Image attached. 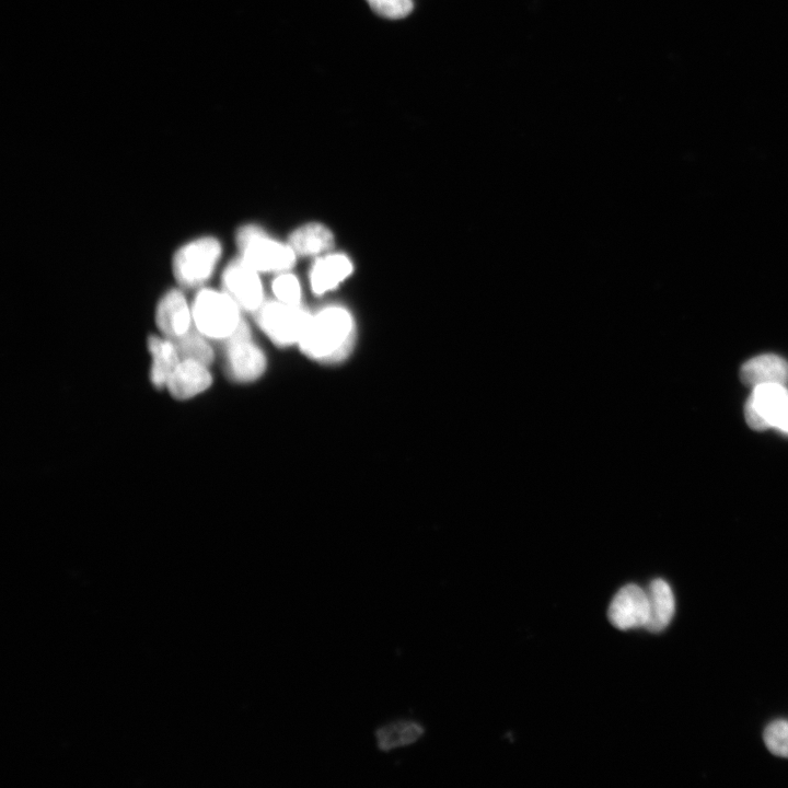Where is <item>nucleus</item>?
<instances>
[{"label": "nucleus", "mask_w": 788, "mask_h": 788, "mask_svg": "<svg viewBox=\"0 0 788 788\" xmlns=\"http://www.w3.org/2000/svg\"><path fill=\"white\" fill-rule=\"evenodd\" d=\"M355 336V322L349 311L332 305L311 314L299 346L308 357L334 363L350 354Z\"/></svg>", "instance_id": "obj_1"}, {"label": "nucleus", "mask_w": 788, "mask_h": 788, "mask_svg": "<svg viewBox=\"0 0 788 788\" xmlns=\"http://www.w3.org/2000/svg\"><path fill=\"white\" fill-rule=\"evenodd\" d=\"M240 306L223 290H200L193 302L192 314L196 328L207 338L225 340L243 320Z\"/></svg>", "instance_id": "obj_2"}, {"label": "nucleus", "mask_w": 788, "mask_h": 788, "mask_svg": "<svg viewBox=\"0 0 788 788\" xmlns=\"http://www.w3.org/2000/svg\"><path fill=\"white\" fill-rule=\"evenodd\" d=\"M241 258L258 273L285 271L296 262L289 244L271 239L260 227L248 224L236 234Z\"/></svg>", "instance_id": "obj_3"}, {"label": "nucleus", "mask_w": 788, "mask_h": 788, "mask_svg": "<svg viewBox=\"0 0 788 788\" xmlns=\"http://www.w3.org/2000/svg\"><path fill=\"white\" fill-rule=\"evenodd\" d=\"M221 256V244L212 236L193 240L173 258V273L183 287L194 288L206 282L212 275Z\"/></svg>", "instance_id": "obj_4"}, {"label": "nucleus", "mask_w": 788, "mask_h": 788, "mask_svg": "<svg viewBox=\"0 0 788 788\" xmlns=\"http://www.w3.org/2000/svg\"><path fill=\"white\" fill-rule=\"evenodd\" d=\"M744 415L752 429L774 427L788 433V389L784 384L754 386L745 403Z\"/></svg>", "instance_id": "obj_5"}, {"label": "nucleus", "mask_w": 788, "mask_h": 788, "mask_svg": "<svg viewBox=\"0 0 788 788\" xmlns=\"http://www.w3.org/2000/svg\"><path fill=\"white\" fill-rule=\"evenodd\" d=\"M311 314L299 305L280 301L263 303L256 311L257 323L278 346L299 344Z\"/></svg>", "instance_id": "obj_6"}, {"label": "nucleus", "mask_w": 788, "mask_h": 788, "mask_svg": "<svg viewBox=\"0 0 788 788\" xmlns=\"http://www.w3.org/2000/svg\"><path fill=\"white\" fill-rule=\"evenodd\" d=\"M225 361L229 375L237 382H252L266 369V357L252 341L251 331L244 320L225 340Z\"/></svg>", "instance_id": "obj_7"}, {"label": "nucleus", "mask_w": 788, "mask_h": 788, "mask_svg": "<svg viewBox=\"0 0 788 788\" xmlns=\"http://www.w3.org/2000/svg\"><path fill=\"white\" fill-rule=\"evenodd\" d=\"M223 291L246 311H257L263 304V286L258 271L241 257L232 260L222 274Z\"/></svg>", "instance_id": "obj_8"}, {"label": "nucleus", "mask_w": 788, "mask_h": 788, "mask_svg": "<svg viewBox=\"0 0 788 788\" xmlns=\"http://www.w3.org/2000/svg\"><path fill=\"white\" fill-rule=\"evenodd\" d=\"M649 615L647 591L634 583L622 587L607 610L609 621L621 630L646 628Z\"/></svg>", "instance_id": "obj_9"}, {"label": "nucleus", "mask_w": 788, "mask_h": 788, "mask_svg": "<svg viewBox=\"0 0 788 788\" xmlns=\"http://www.w3.org/2000/svg\"><path fill=\"white\" fill-rule=\"evenodd\" d=\"M155 320L159 329L167 338L187 333L193 314L185 296L177 289L167 291L158 303Z\"/></svg>", "instance_id": "obj_10"}, {"label": "nucleus", "mask_w": 788, "mask_h": 788, "mask_svg": "<svg viewBox=\"0 0 788 788\" xmlns=\"http://www.w3.org/2000/svg\"><path fill=\"white\" fill-rule=\"evenodd\" d=\"M211 382L212 376L207 366L192 360H181L166 386L175 398L187 399L207 390Z\"/></svg>", "instance_id": "obj_11"}, {"label": "nucleus", "mask_w": 788, "mask_h": 788, "mask_svg": "<svg viewBox=\"0 0 788 788\" xmlns=\"http://www.w3.org/2000/svg\"><path fill=\"white\" fill-rule=\"evenodd\" d=\"M740 378L752 387L764 384L785 385L788 382V362L774 354L760 355L742 366Z\"/></svg>", "instance_id": "obj_12"}, {"label": "nucleus", "mask_w": 788, "mask_h": 788, "mask_svg": "<svg viewBox=\"0 0 788 788\" xmlns=\"http://www.w3.org/2000/svg\"><path fill=\"white\" fill-rule=\"evenodd\" d=\"M352 271L350 259L343 254H332L317 259L311 269V287L316 294L336 288Z\"/></svg>", "instance_id": "obj_13"}, {"label": "nucleus", "mask_w": 788, "mask_h": 788, "mask_svg": "<svg viewBox=\"0 0 788 788\" xmlns=\"http://www.w3.org/2000/svg\"><path fill=\"white\" fill-rule=\"evenodd\" d=\"M425 733L424 726L412 719H397L376 728L374 732L376 748L390 752L416 743Z\"/></svg>", "instance_id": "obj_14"}, {"label": "nucleus", "mask_w": 788, "mask_h": 788, "mask_svg": "<svg viewBox=\"0 0 788 788\" xmlns=\"http://www.w3.org/2000/svg\"><path fill=\"white\" fill-rule=\"evenodd\" d=\"M647 591L649 601V622L646 629L662 631L671 623L675 612V599L669 583L662 579L650 582Z\"/></svg>", "instance_id": "obj_15"}, {"label": "nucleus", "mask_w": 788, "mask_h": 788, "mask_svg": "<svg viewBox=\"0 0 788 788\" xmlns=\"http://www.w3.org/2000/svg\"><path fill=\"white\" fill-rule=\"evenodd\" d=\"M148 347L152 356L151 382L161 389L167 384L171 374L181 362V358L173 341L169 338L150 336Z\"/></svg>", "instance_id": "obj_16"}, {"label": "nucleus", "mask_w": 788, "mask_h": 788, "mask_svg": "<svg viewBox=\"0 0 788 788\" xmlns=\"http://www.w3.org/2000/svg\"><path fill=\"white\" fill-rule=\"evenodd\" d=\"M289 245L296 254L312 256L331 250L334 245L332 232L321 223H308L294 230Z\"/></svg>", "instance_id": "obj_17"}, {"label": "nucleus", "mask_w": 788, "mask_h": 788, "mask_svg": "<svg viewBox=\"0 0 788 788\" xmlns=\"http://www.w3.org/2000/svg\"><path fill=\"white\" fill-rule=\"evenodd\" d=\"M206 338L197 328H190L184 335L169 339L173 341L181 360H192L208 367L215 355Z\"/></svg>", "instance_id": "obj_18"}, {"label": "nucleus", "mask_w": 788, "mask_h": 788, "mask_svg": "<svg viewBox=\"0 0 788 788\" xmlns=\"http://www.w3.org/2000/svg\"><path fill=\"white\" fill-rule=\"evenodd\" d=\"M763 739L772 754L788 757V720L770 722L764 730Z\"/></svg>", "instance_id": "obj_19"}, {"label": "nucleus", "mask_w": 788, "mask_h": 788, "mask_svg": "<svg viewBox=\"0 0 788 788\" xmlns=\"http://www.w3.org/2000/svg\"><path fill=\"white\" fill-rule=\"evenodd\" d=\"M273 291L278 301L299 305L301 301V287L298 278L291 274H281L273 282Z\"/></svg>", "instance_id": "obj_20"}, {"label": "nucleus", "mask_w": 788, "mask_h": 788, "mask_svg": "<svg viewBox=\"0 0 788 788\" xmlns=\"http://www.w3.org/2000/svg\"><path fill=\"white\" fill-rule=\"evenodd\" d=\"M380 16L397 20L407 16L414 8L412 0H366Z\"/></svg>", "instance_id": "obj_21"}]
</instances>
